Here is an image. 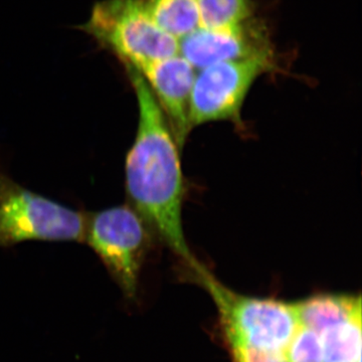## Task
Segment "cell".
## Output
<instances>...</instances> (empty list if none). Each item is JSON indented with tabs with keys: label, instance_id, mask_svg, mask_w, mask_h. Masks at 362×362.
I'll return each instance as SVG.
<instances>
[{
	"label": "cell",
	"instance_id": "4",
	"mask_svg": "<svg viewBox=\"0 0 362 362\" xmlns=\"http://www.w3.org/2000/svg\"><path fill=\"white\" fill-rule=\"evenodd\" d=\"M87 218L0 173V247L26 240L85 239Z\"/></svg>",
	"mask_w": 362,
	"mask_h": 362
},
{
	"label": "cell",
	"instance_id": "6",
	"mask_svg": "<svg viewBox=\"0 0 362 362\" xmlns=\"http://www.w3.org/2000/svg\"><path fill=\"white\" fill-rule=\"evenodd\" d=\"M274 69L275 63L249 59L223 62L197 71L188 105L190 131L216 121L240 124L243 105L252 86Z\"/></svg>",
	"mask_w": 362,
	"mask_h": 362
},
{
	"label": "cell",
	"instance_id": "7",
	"mask_svg": "<svg viewBox=\"0 0 362 362\" xmlns=\"http://www.w3.org/2000/svg\"><path fill=\"white\" fill-rule=\"evenodd\" d=\"M180 54L195 70L214 64L259 59L275 63V52L265 25L250 18L225 28H199L180 40Z\"/></svg>",
	"mask_w": 362,
	"mask_h": 362
},
{
	"label": "cell",
	"instance_id": "11",
	"mask_svg": "<svg viewBox=\"0 0 362 362\" xmlns=\"http://www.w3.org/2000/svg\"><path fill=\"white\" fill-rule=\"evenodd\" d=\"M324 362H361V316L320 333Z\"/></svg>",
	"mask_w": 362,
	"mask_h": 362
},
{
	"label": "cell",
	"instance_id": "3",
	"mask_svg": "<svg viewBox=\"0 0 362 362\" xmlns=\"http://www.w3.org/2000/svg\"><path fill=\"white\" fill-rule=\"evenodd\" d=\"M100 47L140 71L149 64L180 54V40L162 30L151 18L144 0H102L82 25Z\"/></svg>",
	"mask_w": 362,
	"mask_h": 362
},
{
	"label": "cell",
	"instance_id": "2",
	"mask_svg": "<svg viewBox=\"0 0 362 362\" xmlns=\"http://www.w3.org/2000/svg\"><path fill=\"white\" fill-rule=\"evenodd\" d=\"M213 299L228 347L282 352L300 326L292 302L245 296L221 284L206 267L189 271Z\"/></svg>",
	"mask_w": 362,
	"mask_h": 362
},
{
	"label": "cell",
	"instance_id": "13",
	"mask_svg": "<svg viewBox=\"0 0 362 362\" xmlns=\"http://www.w3.org/2000/svg\"><path fill=\"white\" fill-rule=\"evenodd\" d=\"M288 362H324L320 334L300 325L284 351Z\"/></svg>",
	"mask_w": 362,
	"mask_h": 362
},
{
	"label": "cell",
	"instance_id": "1",
	"mask_svg": "<svg viewBox=\"0 0 362 362\" xmlns=\"http://www.w3.org/2000/svg\"><path fill=\"white\" fill-rule=\"evenodd\" d=\"M127 73L139 111L137 133L125 162L128 195L147 226L192 271L202 264L190 251L183 230L180 147L144 78L137 71Z\"/></svg>",
	"mask_w": 362,
	"mask_h": 362
},
{
	"label": "cell",
	"instance_id": "9",
	"mask_svg": "<svg viewBox=\"0 0 362 362\" xmlns=\"http://www.w3.org/2000/svg\"><path fill=\"white\" fill-rule=\"evenodd\" d=\"M292 305L300 325L319 334L331 326L361 316V295H315Z\"/></svg>",
	"mask_w": 362,
	"mask_h": 362
},
{
	"label": "cell",
	"instance_id": "14",
	"mask_svg": "<svg viewBox=\"0 0 362 362\" xmlns=\"http://www.w3.org/2000/svg\"><path fill=\"white\" fill-rule=\"evenodd\" d=\"M233 362H288L282 352L266 351L250 346L230 347Z\"/></svg>",
	"mask_w": 362,
	"mask_h": 362
},
{
	"label": "cell",
	"instance_id": "12",
	"mask_svg": "<svg viewBox=\"0 0 362 362\" xmlns=\"http://www.w3.org/2000/svg\"><path fill=\"white\" fill-rule=\"evenodd\" d=\"M201 16V26L225 28L239 25L254 16L252 0H197Z\"/></svg>",
	"mask_w": 362,
	"mask_h": 362
},
{
	"label": "cell",
	"instance_id": "5",
	"mask_svg": "<svg viewBox=\"0 0 362 362\" xmlns=\"http://www.w3.org/2000/svg\"><path fill=\"white\" fill-rule=\"evenodd\" d=\"M148 226L134 209L118 206L86 220L85 240L128 299H134L149 245Z\"/></svg>",
	"mask_w": 362,
	"mask_h": 362
},
{
	"label": "cell",
	"instance_id": "10",
	"mask_svg": "<svg viewBox=\"0 0 362 362\" xmlns=\"http://www.w3.org/2000/svg\"><path fill=\"white\" fill-rule=\"evenodd\" d=\"M156 25L177 40L201 28L197 0H144Z\"/></svg>",
	"mask_w": 362,
	"mask_h": 362
},
{
	"label": "cell",
	"instance_id": "8",
	"mask_svg": "<svg viewBox=\"0 0 362 362\" xmlns=\"http://www.w3.org/2000/svg\"><path fill=\"white\" fill-rule=\"evenodd\" d=\"M197 71L180 54L159 59L138 71L165 114L180 148L190 132L188 105Z\"/></svg>",
	"mask_w": 362,
	"mask_h": 362
}]
</instances>
